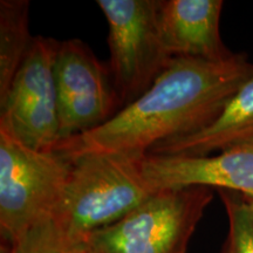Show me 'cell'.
Listing matches in <instances>:
<instances>
[{"label": "cell", "mask_w": 253, "mask_h": 253, "mask_svg": "<svg viewBox=\"0 0 253 253\" xmlns=\"http://www.w3.org/2000/svg\"><path fill=\"white\" fill-rule=\"evenodd\" d=\"M12 248L14 253H80L86 246L69 238L49 214L31 226Z\"/></svg>", "instance_id": "12"}, {"label": "cell", "mask_w": 253, "mask_h": 253, "mask_svg": "<svg viewBox=\"0 0 253 253\" xmlns=\"http://www.w3.org/2000/svg\"><path fill=\"white\" fill-rule=\"evenodd\" d=\"M60 41L33 38L11 87L0 100V131L31 149L53 151L59 143L54 63Z\"/></svg>", "instance_id": "6"}, {"label": "cell", "mask_w": 253, "mask_h": 253, "mask_svg": "<svg viewBox=\"0 0 253 253\" xmlns=\"http://www.w3.org/2000/svg\"><path fill=\"white\" fill-rule=\"evenodd\" d=\"M80 253H93V252H90V251H89V250H88V249H86V248H84V250H82V251H81Z\"/></svg>", "instance_id": "15"}, {"label": "cell", "mask_w": 253, "mask_h": 253, "mask_svg": "<svg viewBox=\"0 0 253 253\" xmlns=\"http://www.w3.org/2000/svg\"><path fill=\"white\" fill-rule=\"evenodd\" d=\"M213 198L203 185L160 190L112 225L90 233L93 253H186L196 227Z\"/></svg>", "instance_id": "3"}, {"label": "cell", "mask_w": 253, "mask_h": 253, "mask_svg": "<svg viewBox=\"0 0 253 253\" xmlns=\"http://www.w3.org/2000/svg\"><path fill=\"white\" fill-rule=\"evenodd\" d=\"M28 13L27 0L0 1V100L7 94L33 41Z\"/></svg>", "instance_id": "11"}, {"label": "cell", "mask_w": 253, "mask_h": 253, "mask_svg": "<svg viewBox=\"0 0 253 253\" xmlns=\"http://www.w3.org/2000/svg\"><path fill=\"white\" fill-rule=\"evenodd\" d=\"M225 207L226 238L219 253H253V216L243 195L230 190H218Z\"/></svg>", "instance_id": "13"}, {"label": "cell", "mask_w": 253, "mask_h": 253, "mask_svg": "<svg viewBox=\"0 0 253 253\" xmlns=\"http://www.w3.org/2000/svg\"><path fill=\"white\" fill-rule=\"evenodd\" d=\"M253 138V71L208 126L161 142L147 155L208 156Z\"/></svg>", "instance_id": "10"}, {"label": "cell", "mask_w": 253, "mask_h": 253, "mask_svg": "<svg viewBox=\"0 0 253 253\" xmlns=\"http://www.w3.org/2000/svg\"><path fill=\"white\" fill-rule=\"evenodd\" d=\"M252 71L239 53L220 62L173 58L149 89L108 122L60 141L53 151L69 161L90 154L143 158L161 142L213 122Z\"/></svg>", "instance_id": "1"}, {"label": "cell", "mask_w": 253, "mask_h": 253, "mask_svg": "<svg viewBox=\"0 0 253 253\" xmlns=\"http://www.w3.org/2000/svg\"><path fill=\"white\" fill-rule=\"evenodd\" d=\"M244 197V196H243ZM246 204H248V208L250 210V212H251V214L253 216V198H248V197H244Z\"/></svg>", "instance_id": "14"}, {"label": "cell", "mask_w": 253, "mask_h": 253, "mask_svg": "<svg viewBox=\"0 0 253 253\" xmlns=\"http://www.w3.org/2000/svg\"><path fill=\"white\" fill-rule=\"evenodd\" d=\"M221 0H161L158 25L171 58L226 61L235 56L220 37Z\"/></svg>", "instance_id": "9"}, {"label": "cell", "mask_w": 253, "mask_h": 253, "mask_svg": "<svg viewBox=\"0 0 253 253\" xmlns=\"http://www.w3.org/2000/svg\"><path fill=\"white\" fill-rule=\"evenodd\" d=\"M143 158L90 154L72 160L65 191L50 216L84 246L90 233L122 219L158 192L144 175Z\"/></svg>", "instance_id": "2"}, {"label": "cell", "mask_w": 253, "mask_h": 253, "mask_svg": "<svg viewBox=\"0 0 253 253\" xmlns=\"http://www.w3.org/2000/svg\"><path fill=\"white\" fill-rule=\"evenodd\" d=\"M161 0H97L108 24V62L121 109L140 97L172 58L158 25Z\"/></svg>", "instance_id": "5"}, {"label": "cell", "mask_w": 253, "mask_h": 253, "mask_svg": "<svg viewBox=\"0 0 253 253\" xmlns=\"http://www.w3.org/2000/svg\"><path fill=\"white\" fill-rule=\"evenodd\" d=\"M72 161L31 149L0 131V237L13 245L61 199Z\"/></svg>", "instance_id": "4"}, {"label": "cell", "mask_w": 253, "mask_h": 253, "mask_svg": "<svg viewBox=\"0 0 253 253\" xmlns=\"http://www.w3.org/2000/svg\"><path fill=\"white\" fill-rule=\"evenodd\" d=\"M54 77L60 141L93 130L121 110L108 63L101 62L84 41L60 42Z\"/></svg>", "instance_id": "7"}, {"label": "cell", "mask_w": 253, "mask_h": 253, "mask_svg": "<svg viewBox=\"0 0 253 253\" xmlns=\"http://www.w3.org/2000/svg\"><path fill=\"white\" fill-rule=\"evenodd\" d=\"M142 169L157 191L203 185L253 198V138L208 156L147 155Z\"/></svg>", "instance_id": "8"}]
</instances>
